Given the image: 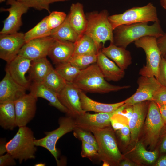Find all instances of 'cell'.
<instances>
[{
	"label": "cell",
	"mask_w": 166,
	"mask_h": 166,
	"mask_svg": "<svg viewBox=\"0 0 166 166\" xmlns=\"http://www.w3.org/2000/svg\"><path fill=\"white\" fill-rule=\"evenodd\" d=\"M157 79L162 85L166 88V60L163 57L161 60Z\"/></svg>",
	"instance_id": "cell-42"
},
{
	"label": "cell",
	"mask_w": 166,
	"mask_h": 166,
	"mask_svg": "<svg viewBox=\"0 0 166 166\" xmlns=\"http://www.w3.org/2000/svg\"><path fill=\"white\" fill-rule=\"evenodd\" d=\"M59 127L56 129L45 132V136L39 139H35L36 146L44 148L48 150L55 158L57 164L60 162L58 159V152L56 148L58 140L65 134L73 131L77 127L74 118L68 116L62 117L58 120Z\"/></svg>",
	"instance_id": "cell-8"
},
{
	"label": "cell",
	"mask_w": 166,
	"mask_h": 166,
	"mask_svg": "<svg viewBox=\"0 0 166 166\" xmlns=\"http://www.w3.org/2000/svg\"><path fill=\"white\" fill-rule=\"evenodd\" d=\"M6 0H0V3H2V2H5Z\"/></svg>",
	"instance_id": "cell-53"
},
{
	"label": "cell",
	"mask_w": 166,
	"mask_h": 166,
	"mask_svg": "<svg viewBox=\"0 0 166 166\" xmlns=\"http://www.w3.org/2000/svg\"><path fill=\"white\" fill-rule=\"evenodd\" d=\"M31 129L26 126L19 127L14 136L6 144L7 152L20 164L23 161L35 158L37 149Z\"/></svg>",
	"instance_id": "cell-4"
},
{
	"label": "cell",
	"mask_w": 166,
	"mask_h": 166,
	"mask_svg": "<svg viewBox=\"0 0 166 166\" xmlns=\"http://www.w3.org/2000/svg\"><path fill=\"white\" fill-rule=\"evenodd\" d=\"M157 166H166V155L161 157L156 164Z\"/></svg>",
	"instance_id": "cell-47"
},
{
	"label": "cell",
	"mask_w": 166,
	"mask_h": 166,
	"mask_svg": "<svg viewBox=\"0 0 166 166\" xmlns=\"http://www.w3.org/2000/svg\"><path fill=\"white\" fill-rule=\"evenodd\" d=\"M55 39L50 36L26 42L18 55L32 60L46 57Z\"/></svg>",
	"instance_id": "cell-16"
},
{
	"label": "cell",
	"mask_w": 166,
	"mask_h": 166,
	"mask_svg": "<svg viewBox=\"0 0 166 166\" xmlns=\"http://www.w3.org/2000/svg\"><path fill=\"white\" fill-rule=\"evenodd\" d=\"M97 54H85L72 56L69 61L72 65L81 70L96 63Z\"/></svg>",
	"instance_id": "cell-33"
},
{
	"label": "cell",
	"mask_w": 166,
	"mask_h": 166,
	"mask_svg": "<svg viewBox=\"0 0 166 166\" xmlns=\"http://www.w3.org/2000/svg\"><path fill=\"white\" fill-rule=\"evenodd\" d=\"M135 151L138 156L143 161L148 163H152L156 160L158 152L156 150L149 151L146 149L143 144L138 142L136 146Z\"/></svg>",
	"instance_id": "cell-35"
},
{
	"label": "cell",
	"mask_w": 166,
	"mask_h": 166,
	"mask_svg": "<svg viewBox=\"0 0 166 166\" xmlns=\"http://www.w3.org/2000/svg\"><path fill=\"white\" fill-rule=\"evenodd\" d=\"M51 31L48 26L46 16L34 27L24 34L26 42L35 39L50 36Z\"/></svg>",
	"instance_id": "cell-30"
},
{
	"label": "cell",
	"mask_w": 166,
	"mask_h": 166,
	"mask_svg": "<svg viewBox=\"0 0 166 166\" xmlns=\"http://www.w3.org/2000/svg\"><path fill=\"white\" fill-rule=\"evenodd\" d=\"M45 164L44 163H38L35 164V166H45Z\"/></svg>",
	"instance_id": "cell-51"
},
{
	"label": "cell",
	"mask_w": 166,
	"mask_h": 166,
	"mask_svg": "<svg viewBox=\"0 0 166 166\" xmlns=\"http://www.w3.org/2000/svg\"><path fill=\"white\" fill-rule=\"evenodd\" d=\"M120 165L122 166H132L134 165V164L130 161L127 160H124L122 161Z\"/></svg>",
	"instance_id": "cell-49"
},
{
	"label": "cell",
	"mask_w": 166,
	"mask_h": 166,
	"mask_svg": "<svg viewBox=\"0 0 166 166\" xmlns=\"http://www.w3.org/2000/svg\"><path fill=\"white\" fill-rule=\"evenodd\" d=\"M164 124L157 104L151 101L148 107L145 131L147 142L152 148L157 143Z\"/></svg>",
	"instance_id": "cell-9"
},
{
	"label": "cell",
	"mask_w": 166,
	"mask_h": 166,
	"mask_svg": "<svg viewBox=\"0 0 166 166\" xmlns=\"http://www.w3.org/2000/svg\"><path fill=\"white\" fill-rule=\"evenodd\" d=\"M101 50L105 56L113 60L123 70L126 69L132 63L131 53L126 48L117 46L110 42L108 46L103 47Z\"/></svg>",
	"instance_id": "cell-22"
},
{
	"label": "cell",
	"mask_w": 166,
	"mask_h": 166,
	"mask_svg": "<svg viewBox=\"0 0 166 166\" xmlns=\"http://www.w3.org/2000/svg\"><path fill=\"white\" fill-rule=\"evenodd\" d=\"M101 49L98 51L96 63L105 78L108 81H120L124 76V70L121 69L105 56L102 52Z\"/></svg>",
	"instance_id": "cell-20"
},
{
	"label": "cell",
	"mask_w": 166,
	"mask_h": 166,
	"mask_svg": "<svg viewBox=\"0 0 166 166\" xmlns=\"http://www.w3.org/2000/svg\"><path fill=\"white\" fill-rule=\"evenodd\" d=\"M29 89L30 92L37 98L41 97L47 100L50 105L68 114V110L59 100L57 93L48 88L43 82H33Z\"/></svg>",
	"instance_id": "cell-21"
},
{
	"label": "cell",
	"mask_w": 166,
	"mask_h": 166,
	"mask_svg": "<svg viewBox=\"0 0 166 166\" xmlns=\"http://www.w3.org/2000/svg\"><path fill=\"white\" fill-rule=\"evenodd\" d=\"M50 36L55 39L73 43L76 42L80 37L71 26L68 15L60 26L51 30Z\"/></svg>",
	"instance_id": "cell-28"
},
{
	"label": "cell",
	"mask_w": 166,
	"mask_h": 166,
	"mask_svg": "<svg viewBox=\"0 0 166 166\" xmlns=\"http://www.w3.org/2000/svg\"><path fill=\"white\" fill-rule=\"evenodd\" d=\"M152 101L158 105H166V88L161 85L154 94Z\"/></svg>",
	"instance_id": "cell-40"
},
{
	"label": "cell",
	"mask_w": 166,
	"mask_h": 166,
	"mask_svg": "<svg viewBox=\"0 0 166 166\" xmlns=\"http://www.w3.org/2000/svg\"><path fill=\"white\" fill-rule=\"evenodd\" d=\"M26 43L24 34H0V58L8 63L18 54Z\"/></svg>",
	"instance_id": "cell-14"
},
{
	"label": "cell",
	"mask_w": 166,
	"mask_h": 166,
	"mask_svg": "<svg viewBox=\"0 0 166 166\" xmlns=\"http://www.w3.org/2000/svg\"><path fill=\"white\" fill-rule=\"evenodd\" d=\"M74 49V43L55 39L48 56L55 64L58 65L69 61Z\"/></svg>",
	"instance_id": "cell-19"
},
{
	"label": "cell",
	"mask_w": 166,
	"mask_h": 166,
	"mask_svg": "<svg viewBox=\"0 0 166 166\" xmlns=\"http://www.w3.org/2000/svg\"><path fill=\"white\" fill-rule=\"evenodd\" d=\"M163 57L166 60V53H165V55H164V56Z\"/></svg>",
	"instance_id": "cell-52"
},
{
	"label": "cell",
	"mask_w": 166,
	"mask_h": 166,
	"mask_svg": "<svg viewBox=\"0 0 166 166\" xmlns=\"http://www.w3.org/2000/svg\"><path fill=\"white\" fill-rule=\"evenodd\" d=\"M108 19L113 30L121 25L159 21L156 8L151 3L142 7H133L122 14L109 16Z\"/></svg>",
	"instance_id": "cell-6"
},
{
	"label": "cell",
	"mask_w": 166,
	"mask_h": 166,
	"mask_svg": "<svg viewBox=\"0 0 166 166\" xmlns=\"http://www.w3.org/2000/svg\"><path fill=\"white\" fill-rule=\"evenodd\" d=\"M156 38L153 36H146L134 42L137 47L143 49L146 55V64L140 69L139 72L141 76L154 77L156 79L158 77L162 57Z\"/></svg>",
	"instance_id": "cell-7"
},
{
	"label": "cell",
	"mask_w": 166,
	"mask_h": 166,
	"mask_svg": "<svg viewBox=\"0 0 166 166\" xmlns=\"http://www.w3.org/2000/svg\"><path fill=\"white\" fill-rule=\"evenodd\" d=\"M116 131L120 140L123 143L126 144L129 143L131 133L128 124Z\"/></svg>",
	"instance_id": "cell-41"
},
{
	"label": "cell",
	"mask_w": 166,
	"mask_h": 166,
	"mask_svg": "<svg viewBox=\"0 0 166 166\" xmlns=\"http://www.w3.org/2000/svg\"><path fill=\"white\" fill-rule=\"evenodd\" d=\"M68 16L71 26L77 34L81 36L84 34L87 24L83 5L79 2L72 4Z\"/></svg>",
	"instance_id": "cell-24"
},
{
	"label": "cell",
	"mask_w": 166,
	"mask_h": 166,
	"mask_svg": "<svg viewBox=\"0 0 166 166\" xmlns=\"http://www.w3.org/2000/svg\"><path fill=\"white\" fill-rule=\"evenodd\" d=\"M6 140H1L0 143V156L6 153L7 152Z\"/></svg>",
	"instance_id": "cell-46"
},
{
	"label": "cell",
	"mask_w": 166,
	"mask_h": 166,
	"mask_svg": "<svg viewBox=\"0 0 166 166\" xmlns=\"http://www.w3.org/2000/svg\"><path fill=\"white\" fill-rule=\"evenodd\" d=\"M43 82L48 88L57 93L64 89L67 82L53 68L46 76Z\"/></svg>",
	"instance_id": "cell-31"
},
{
	"label": "cell",
	"mask_w": 166,
	"mask_h": 166,
	"mask_svg": "<svg viewBox=\"0 0 166 166\" xmlns=\"http://www.w3.org/2000/svg\"><path fill=\"white\" fill-rule=\"evenodd\" d=\"M128 122L125 117L117 113L113 116L110 120L111 124L115 131L128 124Z\"/></svg>",
	"instance_id": "cell-39"
},
{
	"label": "cell",
	"mask_w": 166,
	"mask_h": 166,
	"mask_svg": "<svg viewBox=\"0 0 166 166\" xmlns=\"http://www.w3.org/2000/svg\"><path fill=\"white\" fill-rule=\"evenodd\" d=\"M14 102L0 103V125L6 130H13L16 126Z\"/></svg>",
	"instance_id": "cell-27"
},
{
	"label": "cell",
	"mask_w": 166,
	"mask_h": 166,
	"mask_svg": "<svg viewBox=\"0 0 166 166\" xmlns=\"http://www.w3.org/2000/svg\"><path fill=\"white\" fill-rule=\"evenodd\" d=\"M32 60L18 55L12 60L7 63L5 71L8 72L11 78L19 84L27 89H29L30 81L26 77L29 71Z\"/></svg>",
	"instance_id": "cell-17"
},
{
	"label": "cell",
	"mask_w": 166,
	"mask_h": 166,
	"mask_svg": "<svg viewBox=\"0 0 166 166\" xmlns=\"http://www.w3.org/2000/svg\"><path fill=\"white\" fill-rule=\"evenodd\" d=\"M160 151L161 153L166 152V136L163 139L161 144Z\"/></svg>",
	"instance_id": "cell-48"
},
{
	"label": "cell",
	"mask_w": 166,
	"mask_h": 166,
	"mask_svg": "<svg viewBox=\"0 0 166 166\" xmlns=\"http://www.w3.org/2000/svg\"><path fill=\"white\" fill-rule=\"evenodd\" d=\"M37 98L30 92L14 102L16 126H26L34 118L36 114Z\"/></svg>",
	"instance_id": "cell-15"
},
{
	"label": "cell",
	"mask_w": 166,
	"mask_h": 166,
	"mask_svg": "<svg viewBox=\"0 0 166 166\" xmlns=\"http://www.w3.org/2000/svg\"><path fill=\"white\" fill-rule=\"evenodd\" d=\"M81 155L83 158H86L91 160L98 158L97 150L94 146L85 141H82Z\"/></svg>",
	"instance_id": "cell-38"
},
{
	"label": "cell",
	"mask_w": 166,
	"mask_h": 166,
	"mask_svg": "<svg viewBox=\"0 0 166 166\" xmlns=\"http://www.w3.org/2000/svg\"><path fill=\"white\" fill-rule=\"evenodd\" d=\"M138 87L136 92L124 101L126 106L132 105L145 101H152L153 96L161 85L154 77H140L137 81Z\"/></svg>",
	"instance_id": "cell-11"
},
{
	"label": "cell",
	"mask_w": 166,
	"mask_h": 166,
	"mask_svg": "<svg viewBox=\"0 0 166 166\" xmlns=\"http://www.w3.org/2000/svg\"><path fill=\"white\" fill-rule=\"evenodd\" d=\"M73 83L83 92L91 93H106L128 89L130 87V85H115L109 83L96 62L81 70Z\"/></svg>",
	"instance_id": "cell-2"
},
{
	"label": "cell",
	"mask_w": 166,
	"mask_h": 166,
	"mask_svg": "<svg viewBox=\"0 0 166 166\" xmlns=\"http://www.w3.org/2000/svg\"><path fill=\"white\" fill-rule=\"evenodd\" d=\"M55 69L66 82H73L81 71L69 61L57 65Z\"/></svg>",
	"instance_id": "cell-32"
},
{
	"label": "cell",
	"mask_w": 166,
	"mask_h": 166,
	"mask_svg": "<svg viewBox=\"0 0 166 166\" xmlns=\"http://www.w3.org/2000/svg\"><path fill=\"white\" fill-rule=\"evenodd\" d=\"M74 43V49L72 56L85 54H97L99 50L93 39L85 34Z\"/></svg>",
	"instance_id": "cell-29"
},
{
	"label": "cell",
	"mask_w": 166,
	"mask_h": 166,
	"mask_svg": "<svg viewBox=\"0 0 166 166\" xmlns=\"http://www.w3.org/2000/svg\"><path fill=\"white\" fill-rule=\"evenodd\" d=\"M53 68L46 57L33 60L29 71V80L33 82H43Z\"/></svg>",
	"instance_id": "cell-26"
},
{
	"label": "cell",
	"mask_w": 166,
	"mask_h": 166,
	"mask_svg": "<svg viewBox=\"0 0 166 166\" xmlns=\"http://www.w3.org/2000/svg\"><path fill=\"white\" fill-rule=\"evenodd\" d=\"M164 124H166V105L157 104Z\"/></svg>",
	"instance_id": "cell-45"
},
{
	"label": "cell",
	"mask_w": 166,
	"mask_h": 166,
	"mask_svg": "<svg viewBox=\"0 0 166 166\" xmlns=\"http://www.w3.org/2000/svg\"><path fill=\"white\" fill-rule=\"evenodd\" d=\"M148 22H140L123 25L116 27L113 31V43L117 46L126 48L132 42L145 36L158 38L164 33L159 21L151 25Z\"/></svg>",
	"instance_id": "cell-1"
},
{
	"label": "cell",
	"mask_w": 166,
	"mask_h": 166,
	"mask_svg": "<svg viewBox=\"0 0 166 166\" xmlns=\"http://www.w3.org/2000/svg\"><path fill=\"white\" fill-rule=\"evenodd\" d=\"M125 107L124 104L115 111L111 112L91 114L86 112L74 118L76 126L89 131L93 129H101L110 127L111 117Z\"/></svg>",
	"instance_id": "cell-12"
},
{
	"label": "cell",
	"mask_w": 166,
	"mask_h": 166,
	"mask_svg": "<svg viewBox=\"0 0 166 166\" xmlns=\"http://www.w3.org/2000/svg\"><path fill=\"white\" fill-rule=\"evenodd\" d=\"M90 132L95 136L98 145L97 159L103 165L109 166L119 163L122 156L118 149L115 137L110 127L93 129Z\"/></svg>",
	"instance_id": "cell-5"
},
{
	"label": "cell",
	"mask_w": 166,
	"mask_h": 166,
	"mask_svg": "<svg viewBox=\"0 0 166 166\" xmlns=\"http://www.w3.org/2000/svg\"><path fill=\"white\" fill-rule=\"evenodd\" d=\"M73 131V135L76 138L93 145L98 151V145L97 140L91 132L77 127Z\"/></svg>",
	"instance_id": "cell-36"
},
{
	"label": "cell",
	"mask_w": 166,
	"mask_h": 166,
	"mask_svg": "<svg viewBox=\"0 0 166 166\" xmlns=\"http://www.w3.org/2000/svg\"><path fill=\"white\" fill-rule=\"evenodd\" d=\"M30 8L39 10H45L50 13V5L59 2H64L70 0H17Z\"/></svg>",
	"instance_id": "cell-34"
},
{
	"label": "cell",
	"mask_w": 166,
	"mask_h": 166,
	"mask_svg": "<svg viewBox=\"0 0 166 166\" xmlns=\"http://www.w3.org/2000/svg\"><path fill=\"white\" fill-rule=\"evenodd\" d=\"M26 89L15 82L6 71L0 82V103L15 101L26 94Z\"/></svg>",
	"instance_id": "cell-18"
},
{
	"label": "cell",
	"mask_w": 166,
	"mask_h": 166,
	"mask_svg": "<svg viewBox=\"0 0 166 166\" xmlns=\"http://www.w3.org/2000/svg\"><path fill=\"white\" fill-rule=\"evenodd\" d=\"M67 15L63 12L53 11L47 17L48 26L51 30L60 26L65 20Z\"/></svg>",
	"instance_id": "cell-37"
},
{
	"label": "cell",
	"mask_w": 166,
	"mask_h": 166,
	"mask_svg": "<svg viewBox=\"0 0 166 166\" xmlns=\"http://www.w3.org/2000/svg\"><path fill=\"white\" fill-rule=\"evenodd\" d=\"M15 159L9 153L0 156V166H14L16 164Z\"/></svg>",
	"instance_id": "cell-43"
},
{
	"label": "cell",
	"mask_w": 166,
	"mask_h": 166,
	"mask_svg": "<svg viewBox=\"0 0 166 166\" xmlns=\"http://www.w3.org/2000/svg\"><path fill=\"white\" fill-rule=\"evenodd\" d=\"M160 3L162 6L165 9H166V0H160Z\"/></svg>",
	"instance_id": "cell-50"
},
{
	"label": "cell",
	"mask_w": 166,
	"mask_h": 166,
	"mask_svg": "<svg viewBox=\"0 0 166 166\" xmlns=\"http://www.w3.org/2000/svg\"><path fill=\"white\" fill-rule=\"evenodd\" d=\"M132 106L133 112L128 121V125L131 131V138L135 141L138 138L142 128L147 105L144 101L136 104Z\"/></svg>",
	"instance_id": "cell-25"
},
{
	"label": "cell",
	"mask_w": 166,
	"mask_h": 166,
	"mask_svg": "<svg viewBox=\"0 0 166 166\" xmlns=\"http://www.w3.org/2000/svg\"><path fill=\"white\" fill-rule=\"evenodd\" d=\"M9 8H1V10L9 13L7 17L3 21V26L0 34H10L18 32L22 25V17L29 8L17 0H7Z\"/></svg>",
	"instance_id": "cell-10"
},
{
	"label": "cell",
	"mask_w": 166,
	"mask_h": 166,
	"mask_svg": "<svg viewBox=\"0 0 166 166\" xmlns=\"http://www.w3.org/2000/svg\"><path fill=\"white\" fill-rule=\"evenodd\" d=\"M86 15L87 24L84 34L93 39L98 49L104 47L107 41L113 43V29L108 19V11H94Z\"/></svg>",
	"instance_id": "cell-3"
},
{
	"label": "cell",
	"mask_w": 166,
	"mask_h": 166,
	"mask_svg": "<svg viewBox=\"0 0 166 166\" xmlns=\"http://www.w3.org/2000/svg\"><path fill=\"white\" fill-rule=\"evenodd\" d=\"M80 90L73 82H67L64 89L57 93L59 100L68 110L67 116L74 118L86 112L81 108Z\"/></svg>",
	"instance_id": "cell-13"
},
{
	"label": "cell",
	"mask_w": 166,
	"mask_h": 166,
	"mask_svg": "<svg viewBox=\"0 0 166 166\" xmlns=\"http://www.w3.org/2000/svg\"><path fill=\"white\" fill-rule=\"evenodd\" d=\"M157 44L162 57L166 53V33L162 36L157 38Z\"/></svg>",
	"instance_id": "cell-44"
},
{
	"label": "cell",
	"mask_w": 166,
	"mask_h": 166,
	"mask_svg": "<svg viewBox=\"0 0 166 166\" xmlns=\"http://www.w3.org/2000/svg\"><path fill=\"white\" fill-rule=\"evenodd\" d=\"M81 107L85 112L93 111L98 113L113 112L124 104V101L113 104H105L97 102L88 97L83 91L79 92Z\"/></svg>",
	"instance_id": "cell-23"
}]
</instances>
